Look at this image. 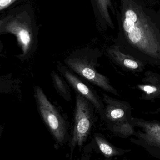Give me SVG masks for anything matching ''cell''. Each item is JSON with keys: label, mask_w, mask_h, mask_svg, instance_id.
Masks as SVG:
<instances>
[{"label": "cell", "mask_w": 160, "mask_h": 160, "mask_svg": "<svg viewBox=\"0 0 160 160\" xmlns=\"http://www.w3.org/2000/svg\"><path fill=\"white\" fill-rule=\"evenodd\" d=\"M124 5L122 28L127 40L139 49L160 47V11L147 6L143 0Z\"/></svg>", "instance_id": "1"}, {"label": "cell", "mask_w": 160, "mask_h": 160, "mask_svg": "<svg viewBox=\"0 0 160 160\" xmlns=\"http://www.w3.org/2000/svg\"><path fill=\"white\" fill-rule=\"evenodd\" d=\"M95 111L88 100L76 92L74 123L68 142L71 159L75 150L81 149L86 142L96 121Z\"/></svg>", "instance_id": "2"}, {"label": "cell", "mask_w": 160, "mask_h": 160, "mask_svg": "<svg viewBox=\"0 0 160 160\" xmlns=\"http://www.w3.org/2000/svg\"><path fill=\"white\" fill-rule=\"evenodd\" d=\"M35 96L44 124L57 146H63L68 142L70 137L69 124L39 86L35 87Z\"/></svg>", "instance_id": "3"}, {"label": "cell", "mask_w": 160, "mask_h": 160, "mask_svg": "<svg viewBox=\"0 0 160 160\" xmlns=\"http://www.w3.org/2000/svg\"><path fill=\"white\" fill-rule=\"evenodd\" d=\"M65 63L68 69L83 80L105 92L118 95L108 77L98 71V64L96 58L87 55H73L68 57Z\"/></svg>", "instance_id": "4"}, {"label": "cell", "mask_w": 160, "mask_h": 160, "mask_svg": "<svg viewBox=\"0 0 160 160\" xmlns=\"http://www.w3.org/2000/svg\"><path fill=\"white\" fill-rule=\"evenodd\" d=\"M10 33L17 38L22 51V56L30 53L34 43V33L32 21L26 11L10 13L9 18L0 29V34Z\"/></svg>", "instance_id": "5"}, {"label": "cell", "mask_w": 160, "mask_h": 160, "mask_svg": "<svg viewBox=\"0 0 160 160\" xmlns=\"http://www.w3.org/2000/svg\"><path fill=\"white\" fill-rule=\"evenodd\" d=\"M58 71L60 74L64 78L68 84L81 95L88 100L95 107L102 120L104 111V103L102 99L98 95L97 91L85 82L80 78L77 74L71 71L67 67L62 64L58 65Z\"/></svg>", "instance_id": "6"}, {"label": "cell", "mask_w": 160, "mask_h": 160, "mask_svg": "<svg viewBox=\"0 0 160 160\" xmlns=\"http://www.w3.org/2000/svg\"><path fill=\"white\" fill-rule=\"evenodd\" d=\"M94 139L99 150L107 159H110L120 154L118 149L101 133H96L94 135Z\"/></svg>", "instance_id": "7"}, {"label": "cell", "mask_w": 160, "mask_h": 160, "mask_svg": "<svg viewBox=\"0 0 160 160\" xmlns=\"http://www.w3.org/2000/svg\"><path fill=\"white\" fill-rule=\"evenodd\" d=\"M53 86L58 94L67 101H69L71 100V91L69 85L64 78L55 71L51 73Z\"/></svg>", "instance_id": "8"}, {"label": "cell", "mask_w": 160, "mask_h": 160, "mask_svg": "<svg viewBox=\"0 0 160 160\" xmlns=\"http://www.w3.org/2000/svg\"><path fill=\"white\" fill-rule=\"evenodd\" d=\"M96 2L102 18L109 26L113 27L112 23L108 11V8L112 6L111 0H96Z\"/></svg>", "instance_id": "9"}, {"label": "cell", "mask_w": 160, "mask_h": 160, "mask_svg": "<svg viewBox=\"0 0 160 160\" xmlns=\"http://www.w3.org/2000/svg\"><path fill=\"white\" fill-rule=\"evenodd\" d=\"M18 1L20 0H0V12L10 7Z\"/></svg>", "instance_id": "10"}, {"label": "cell", "mask_w": 160, "mask_h": 160, "mask_svg": "<svg viewBox=\"0 0 160 160\" xmlns=\"http://www.w3.org/2000/svg\"><path fill=\"white\" fill-rule=\"evenodd\" d=\"M144 90L147 92L148 94H151L157 91V88L155 87H152L150 86H146L144 88Z\"/></svg>", "instance_id": "11"}, {"label": "cell", "mask_w": 160, "mask_h": 160, "mask_svg": "<svg viewBox=\"0 0 160 160\" xmlns=\"http://www.w3.org/2000/svg\"><path fill=\"white\" fill-rule=\"evenodd\" d=\"M10 15V14H8L6 16H4V17L0 18V29H1V27L2 26L3 24L5 23V22L9 18Z\"/></svg>", "instance_id": "12"}]
</instances>
